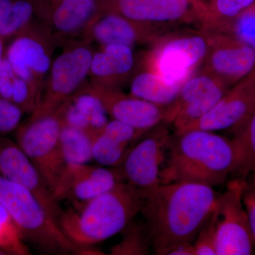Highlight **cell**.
Returning a JSON list of instances; mask_svg holds the SVG:
<instances>
[{"label":"cell","instance_id":"1","mask_svg":"<svg viewBox=\"0 0 255 255\" xmlns=\"http://www.w3.org/2000/svg\"><path fill=\"white\" fill-rule=\"evenodd\" d=\"M140 194L151 248L159 255H167L179 243L195 241L218 198L212 187L188 182L159 184Z\"/></svg>","mask_w":255,"mask_h":255},{"label":"cell","instance_id":"2","mask_svg":"<svg viewBox=\"0 0 255 255\" xmlns=\"http://www.w3.org/2000/svg\"><path fill=\"white\" fill-rule=\"evenodd\" d=\"M161 171V184L199 183L214 187L234 173L238 154L232 140L213 131L193 129L176 134Z\"/></svg>","mask_w":255,"mask_h":255},{"label":"cell","instance_id":"3","mask_svg":"<svg viewBox=\"0 0 255 255\" xmlns=\"http://www.w3.org/2000/svg\"><path fill=\"white\" fill-rule=\"evenodd\" d=\"M142 197L124 182L82 203L79 211H63L58 226L79 248L92 246L122 233L140 212Z\"/></svg>","mask_w":255,"mask_h":255},{"label":"cell","instance_id":"4","mask_svg":"<svg viewBox=\"0 0 255 255\" xmlns=\"http://www.w3.org/2000/svg\"><path fill=\"white\" fill-rule=\"evenodd\" d=\"M0 204L8 212L24 242L48 255H78L70 241L36 196L0 173Z\"/></svg>","mask_w":255,"mask_h":255},{"label":"cell","instance_id":"5","mask_svg":"<svg viewBox=\"0 0 255 255\" xmlns=\"http://www.w3.org/2000/svg\"><path fill=\"white\" fill-rule=\"evenodd\" d=\"M103 11H112L166 33L206 28L214 25L202 0H100Z\"/></svg>","mask_w":255,"mask_h":255},{"label":"cell","instance_id":"6","mask_svg":"<svg viewBox=\"0 0 255 255\" xmlns=\"http://www.w3.org/2000/svg\"><path fill=\"white\" fill-rule=\"evenodd\" d=\"M209 47L205 28L172 32L151 47L144 56V65L170 83L182 85L204 63Z\"/></svg>","mask_w":255,"mask_h":255},{"label":"cell","instance_id":"7","mask_svg":"<svg viewBox=\"0 0 255 255\" xmlns=\"http://www.w3.org/2000/svg\"><path fill=\"white\" fill-rule=\"evenodd\" d=\"M63 123L56 112L31 114L16 130V142L31 159L50 190L65 163L60 147Z\"/></svg>","mask_w":255,"mask_h":255},{"label":"cell","instance_id":"8","mask_svg":"<svg viewBox=\"0 0 255 255\" xmlns=\"http://www.w3.org/2000/svg\"><path fill=\"white\" fill-rule=\"evenodd\" d=\"M246 179L237 178L218 196L216 213V255L254 254L255 243L243 196Z\"/></svg>","mask_w":255,"mask_h":255},{"label":"cell","instance_id":"9","mask_svg":"<svg viewBox=\"0 0 255 255\" xmlns=\"http://www.w3.org/2000/svg\"><path fill=\"white\" fill-rule=\"evenodd\" d=\"M93 53L84 43L70 47L58 55L52 63L39 105L32 114L56 112L64 102L78 92L90 75Z\"/></svg>","mask_w":255,"mask_h":255},{"label":"cell","instance_id":"10","mask_svg":"<svg viewBox=\"0 0 255 255\" xmlns=\"http://www.w3.org/2000/svg\"><path fill=\"white\" fill-rule=\"evenodd\" d=\"M167 125L164 122L159 124L147 136L129 149L119 167L126 182L139 194L161 184V171L172 139Z\"/></svg>","mask_w":255,"mask_h":255},{"label":"cell","instance_id":"11","mask_svg":"<svg viewBox=\"0 0 255 255\" xmlns=\"http://www.w3.org/2000/svg\"><path fill=\"white\" fill-rule=\"evenodd\" d=\"M210 47L203 70L232 87L255 68V48L230 32L206 28Z\"/></svg>","mask_w":255,"mask_h":255},{"label":"cell","instance_id":"12","mask_svg":"<svg viewBox=\"0 0 255 255\" xmlns=\"http://www.w3.org/2000/svg\"><path fill=\"white\" fill-rule=\"evenodd\" d=\"M46 35L33 26L15 37L6 48L5 58L15 74L29 84L41 101L43 81L51 68V47Z\"/></svg>","mask_w":255,"mask_h":255},{"label":"cell","instance_id":"13","mask_svg":"<svg viewBox=\"0 0 255 255\" xmlns=\"http://www.w3.org/2000/svg\"><path fill=\"white\" fill-rule=\"evenodd\" d=\"M124 182L126 181L119 167L66 163L51 191L59 203L70 200L82 204Z\"/></svg>","mask_w":255,"mask_h":255},{"label":"cell","instance_id":"14","mask_svg":"<svg viewBox=\"0 0 255 255\" xmlns=\"http://www.w3.org/2000/svg\"><path fill=\"white\" fill-rule=\"evenodd\" d=\"M0 173L31 191L58 223L64 210L36 166L16 142L1 135Z\"/></svg>","mask_w":255,"mask_h":255},{"label":"cell","instance_id":"15","mask_svg":"<svg viewBox=\"0 0 255 255\" xmlns=\"http://www.w3.org/2000/svg\"><path fill=\"white\" fill-rule=\"evenodd\" d=\"M85 36L101 46L122 44L153 46L169 34L112 11H101L85 29Z\"/></svg>","mask_w":255,"mask_h":255},{"label":"cell","instance_id":"16","mask_svg":"<svg viewBox=\"0 0 255 255\" xmlns=\"http://www.w3.org/2000/svg\"><path fill=\"white\" fill-rule=\"evenodd\" d=\"M87 87L99 97L107 114L115 120L145 132L164 122L167 107L126 95L118 87L95 84Z\"/></svg>","mask_w":255,"mask_h":255},{"label":"cell","instance_id":"17","mask_svg":"<svg viewBox=\"0 0 255 255\" xmlns=\"http://www.w3.org/2000/svg\"><path fill=\"white\" fill-rule=\"evenodd\" d=\"M255 112V87L245 78L234 85L212 110L184 131L193 129L213 132L235 129Z\"/></svg>","mask_w":255,"mask_h":255},{"label":"cell","instance_id":"18","mask_svg":"<svg viewBox=\"0 0 255 255\" xmlns=\"http://www.w3.org/2000/svg\"><path fill=\"white\" fill-rule=\"evenodd\" d=\"M34 3L52 29L61 36H71L85 31L102 11L100 0H46Z\"/></svg>","mask_w":255,"mask_h":255},{"label":"cell","instance_id":"19","mask_svg":"<svg viewBox=\"0 0 255 255\" xmlns=\"http://www.w3.org/2000/svg\"><path fill=\"white\" fill-rule=\"evenodd\" d=\"M136 64L132 47L122 44L101 46L92 55L90 72L94 80L92 84L117 87L134 73Z\"/></svg>","mask_w":255,"mask_h":255},{"label":"cell","instance_id":"20","mask_svg":"<svg viewBox=\"0 0 255 255\" xmlns=\"http://www.w3.org/2000/svg\"><path fill=\"white\" fill-rule=\"evenodd\" d=\"M182 86L170 83L158 74L145 68L132 77L130 95L155 105L167 107L175 100Z\"/></svg>","mask_w":255,"mask_h":255},{"label":"cell","instance_id":"21","mask_svg":"<svg viewBox=\"0 0 255 255\" xmlns=\"http://www.w3.org/2000/svg\"><path fill=\"white\" fill-rule=\"evenodd\" d=\"M36 14L32 0H0V37L12 40L31 26Z\"/></svg>","mask_w":255,"mask_h":255},{"label":"cell","instance_id":"22","mask_svg":"<svg viewBox=\"0 0 255 255\" xmlns=\"http://www.w3.org/2000/svg\"><path fill=\"white\" fill-rule=\"evenodd\" d=\"M232 87L220 82L209 90L193 99L184 106L174 117L173 124L175 133H180L193 124L205 116L224 97Z\"/></svg>","mask_w":255,"mask_h":255},{"label":"cell","instance_id":"23","mask_svg":"<svg viewBox=\"0 0 255 255\" xmlns=\"http://www.w3.org/2000/svg\"><path fill=\"white\" fill-rule=\"evenodd\" d=\"M60 147L65 163L87 164L92 157V133L68 125L62 127Z\"/></svg>","mask_w":255,"mask_h":255},{"label":"cell","instance_id":"24","mask_svg":"<svg viewBox=\"0 0 255 255\" xmlns=\"http://www.w3.org/2000/svg\"><path fill=\"white\" fill-rule=\"evenodd\" d=\"M232 139L238 154L234 173L246 179L255 169V112L242 125L234 129Z\"/></svg>","mask_w":255,"mask_h":255},{"label":"cell","instance_id":"25","mask_svg":"<svg viewBox=\"0 0 255 255\" xmlns=\"http://www.w3.org/2000/svg\"><path fill=\"white\" fill-rule=\"evenodd\" d=\"M122 240L110 249L113 255H148L151 242L145 223L134 222L128 225L122 232Z\"/></svg>","mask_w":255,"mask_h":255},{"label":"cell","instance_id":"26","mask_svg":"<svg viewBox=\"0 0 255 255\" xmlns=\"http://www.w3.org/2000/svg\"><path fill=\"white\" fill-rule=\"evenodd\" d=\"M128 150V147L116 142L103 132L92 134V157L104 167H120Z\"/></svg>","mask_w":255,"mask_h":255},{"label":"cell","instance_id":"27","mask_svg":"<svg viewBox=\"0 0 255 255\" xmlns=\"http://www.w3.org/2000/svg\"><path fill=\"white\" fill-rule=\"evenodd\" d=\"M70 99L77 108L88 118L90 132L92 133L100 131L109 122L102 102L88 87L79 90Z\"/></svg>","mask_w":255,"mask_h":255},{"label":"cell","instance_id":"28","mask_svg":"<svg viewBox=\"0 0 255 255\" xmlns=\"http://www.w3.org/2000/svg\"><path fill=\"white\" fill-rule=\"evenodd\" d=\"M255 0H211L209 7L214 19L212 27L229 31L231 25Z\"/></svg>","mask_w":255,"mask_h":255},{"label":"cell","instance_id":"29","mask_svg":"<svg viewBox=\"0 0 255 255\" xmlns=\"http://www.w3.org/2000/svg\"><path fill=\"white\" fill-rule=\"evenodd\" d=\"M0 249L9 255H30L17 227L7 210L0 204Z\"/></svg>","mask_w":255,"mask_h":255},{"label":"cell","instance_id":"30","mask_svg":"<svg viewBox=\"0 0 255 255\" xmlns=\"http://www.w3.org/2000/svg\"><path fill=\"white\" fill-rule=\"evenodd\" d=\"M216 213L214 209L196 238L194 243L195 255H216Z\"/></svg>","mask_w":255,"mask_h":255},{"label":"cell","instance_id":"31","mask_svg":"<svg viewBox=\"0 0 255 255\" xmlns=\"http://www.w3.org/2000/svg\"><path fill=\"white\" fill-rule=\"evenodd\" d=\"M100 131L116 142L127 147L147 133L115 119L107 122Z\"/></svg>","mask_w":255,"mask_h":255},{"label":"cell","instance_id":"32","mask_svg":"<svg viewBox=\"0 0 255 255\" xmlns=\"http://www.w3.org/2000/svg\"><path fill=\"white\" fill-rule=\"evenodd\" d=\"M23 113L18 106L0 96V135L16 130L21 124Z\"/></svg>","mask_w":255,"mask_h":255},{"label":"cell","instance_id":"33","mask_svg":"<svg viewBox=\"0 0 255 255\" xmlns=\"http://www.w3.org/2000/svg\"><path fill=\"white\" fill-rule=\"evenodd\" d=\"M230 33L242 41L255 46V14L243 11L231 25Z\"/></svg>","mask_w":255,"mask_h":255},{"label":"cell","instance_id":"34","mask_svg":"<svg viewBox=\"0 0 255 255\" xmlns=\"http://www.w3.org/2000/svg\"><path fill=\"white\" fill-rule=\"evenodd\" d=\"M243 204L248 214L251 226L252 234L254 240L255 246V187L247 184L243 196Z\"/></svg>","mask_w":255,"mask_h":255},{"label":"cell","instance_id":"35","mask_svg":"<svg viewBox=\"0 0 255 255\" xmlns=\"http://www.w3.org/2000/svg\"><path fill=\"white\" fill-rule=\"evenodd\" d=\"M167 255H195L194 244L191 243H181L174 246Z\"/></svg>","mask_w":255,"mask_h":255},{"label":"cell","instance_id":"36","mask_svg":"<svg viewBox=\"0 0 255 255\" xmlns=\"http://www.w3.org/2000/svg\"><path fill=\"white\" fill-rule=\"evenodd\" d=\"M5 51H6V48L4 47V41L0 37V65H1L4 59Z\"/></svg>","mask_w":255,"mask_h":255},{"label":"cell","instance_id":"37","mask_svg":"<svg viewBox=\"0 0 255 255\" xmlns=\"http://www.w3.org/2000/svg\"><path fill=\"white\" fill-rule=\"evenodd\" d=\"M246 78L251 82L252 85L255 87V68L253 69V71L251 72L248 76Z\"/></svg>","mask_w":255,"mask_h":255},{"label":"cell","instance_id":"38","mask_svg":"<svg viewBox=\"0 0 255 255\" xmlns=\"http://www.w3.org/2000/svg\"><path fill=\"white\" fill-rule=\"evenodd\" d=\"M250 177H251V181L248 182V184L255 187V169L250 174Z\"/></svg>","mask_w":255,"mask_h":255},{"label":"cell","instance_id":"39","mask_svg":"<svg viewBox=\"0 0 255 255\" xmlns=\"http://www.w3.org/2000/svg\"><path fill=\"white\" fill-rule=\"evenodd\" d=\"M247 12L251 13V14H255V2L254 4L250 6L248 9H247L246 11Z\"/></svg>","mask_w":255,"mask_h":255},{"label":"cell","instance_id":"40","mask_svg":"<svg viewBox=\"0 0 255 255\" xmlns=\"http://www.w3.org/2000/svg\"><path fill=\"white\" fill-rule=\"evenodd\" d=\"M6 251H3V250L0 249V255H8Z\"/></svg>","mask_w":255,"mask_h":255}]
</instances>
